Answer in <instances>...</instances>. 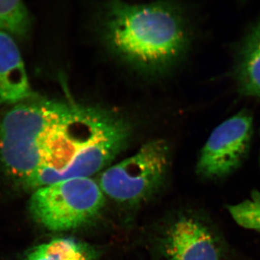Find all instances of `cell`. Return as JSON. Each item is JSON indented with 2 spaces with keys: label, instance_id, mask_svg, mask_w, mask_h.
Returning <instances> with one entry per match:
<instances>
[{
  "label": "cell",
  "instance_id": "obj_6",
  "mask_svg": "<svg viewBox=\"0 0 260 260\" xmlns=\"http://www.w3.org/2000/svg\"><path fill=\"white\" fill-rule=\"evenodd\" d=\"M168 260H223L218 237L206 224L183 217L173 224L164 244Z\"/></svg>",
  "mask_w": 260,
  "mask_h": 260
},
{
  "label": "cell",
  "instance_id": "obj_7",
  "mask_svg": "<svg viewBox=\"0 0 260 260\" xmlns=\"http://www.w3.org/2000/svg\"><path fill=\"white\" fill-rule=\"evenodd\" d=\"M31 96L18 46L13 37L0 30V102L13 105Z\"/></svg>",
  "mask_w": 260,
  "mask_h": 260
},
{
  "label": "cell",
  "instance_id": "obj_1",
  "mask_svg": "<svg viewBox=\"0 0 260 260\" xmlns=\"http://www.w3.org/2000/svg\"><path fill=\"white\" fill-rule=\"evenodd\" d=\"M104 35L123 60L147 71H158L175 63L189 42L181 12L164 3H109L104 16Z\"/></svg>",
  "mask_w": 260,
  "mask_h": 260
},
{
  "label": "cell",
  "instance_id": "obj_4",
  "mask_svg": "<svg viewBox=\"0 0 260 260\" xmlns=\"http://www.w3.org/2000/svg\"><path fill=\"white\" fill-rule=\"evenodd\" d=\"M169 165L167 143L154 140L143 145L133 156L104 171L98 184L104 195L114 201L135 204L158 190Z\"/></svg>",
  "mask_w": 260,
  "mask_h": 260
},
{
  "label": "cell",
  "instance_id": "obj_2",
  "mask_svg": "<svg viewBox=\"0 0 260 260\" xmlns=\"http://www.w3.org/2000/svg\"><path fill=\"white\" fill-rule=\"evenodd\" d=\"M73 105L31 96L13 104L0 117V159L28 185L40 166L43 148Z\"/></svg>",
  "mask_w": 260,
  "mask_h": 260
},
{
  "label": "cell",
  "instance_id": "obj_9",
  "mask_svg": "<svg viewBox=\"0 0 260 260\" xmlns=\"http://www.w3.org/2000/svg\"><path fill=\"white\" fill-rule=\"evenodd\" d=\"M25 260H96V254L77 239L59 238L34 248Z\"/></svg>",
  "mask_w": 260,
  "mask_h": 260
},
{
  "label": "cell",
  "instance_id": "obj_3",
  "mask_svg": "<svg viewBox=\"0 0 260 260\" xmlns=\"http://www.w3.org/2000/svg\"><path fill=\"white\" fill-rule=\"evenodd\" d=\"M105 195L92 178L67 179L38 189L29 203L32 218L60 232L86 225L102 211Z\"/></svg>",
  "mask_w": 260,
  "mask_h": 260
},
{
  "label": "cell",
  "instance_id": "obj_11",
  "mask_svg": "<svg viewBox=\"0 0 260 260\" xmlns=\"http://www.w3.org/2000/svg\"><path fill=\"white\" fill-rule=\"evenodd\" d=\"M233 218L239 225L260 232V193L254 191L250 199L229 207Z\"/></svg>",
  "mask_w": 260,
  "mask_h": 260
},
{
  "label": "cell",
  "instance_id": "obj_5",
  "mask_svg": "<svg viewBox=\"0 0 260 260\" xmlns=\"http://www.w3.org/2000/svg\"><path fill=\"white\" fill-rule=\"evenodd\" d=\"M253 118L242 111L212 132L200 153L197 173L205 179H222L240 167L250 148Z\"/></svg>",
  "mask_w": 260,
  "mask_h": 260
},
{
  "label": "cell",
  "instance_id": "obj_8",
  "mask_svg": "<svg viewBox=\"0 0 260 260\" xmlns=\"http://www.w3.org/2000/svg\"><path fill=\"white\" fill-rule=\"evenodd\" d=\"M236 75L243 94L260 97V20L243 42L238 56Z\"/></svg>",
  "mask_w": 260,
  "mask_h": 260
},
{
  "label": "cell",
  "instance_id": "obj_10",
  "mask_svg": "<svg viewBox=\"0 0 260 260\" xmlns=\"http://www.w3.org/2000/svg\"><path fill=\"white\" fill-rule=\"evenodd\" d=\"M30 25L29 12L23 2L0 1V30L21 38L27 35Z\"/></svg>",
  "mask_w": 260,
  "mask_h": 260
}]
</instances>
